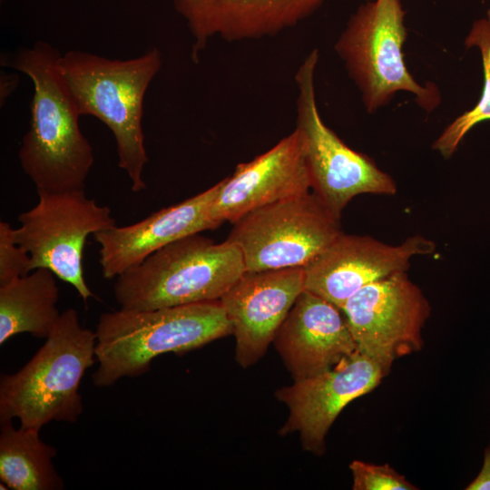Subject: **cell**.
I'll return each instance as SVG.
<instances>
[{
    "instance_id": "cell-17",
    "label": "cell",
    "mask_w": 490,
    "mask_h": 490,
    "mask_svg": "<svg viewBox=\"0 0 490 490\" xmlns=\"http://www.w3.org/2000/svg\"><path fill=\"white\" fill-rule=\"evenodd\" d=\"M341 309L304 289L273 341L294 380L324 372L357 350Z\"/></svg>"
},
{
    "instance_id": "cell-10",
    "label": "cell",
    "mask_w": 490,
    "mask_h": 490,
    "mask_svg": "<svg viewBox=\"0 0 490 490\" xmlns=\"http://www.w3.org/2000/svg\"><path fill=\"white\" fill-rule=\"evenodd\" d=\"M340 309L357 349L378 363L386 375L395 359L422 348V329L431 311L407 271L363 287Z\"/></svg>"
},
{
    "instance_id": "cell-24",
    "label": "cell",
    "mask_w": 490,
    "mask_h": 490,
    "mask_svg": "<svg viewBox=\"0 0 490 490\" xmlns=\"http://www.w3.org/2000/svg\"><path fill=\"white\" fill-rule=\"evenodd\" d=\"M18 84V77L15 74H1L0 100L1 105L15 89Z\"/></svg>"
},
{
    "instance_id": "cell-18",
    "label": "cell",
    "mask_w": 490,
    "mask_h": 490,
    "mask_svg": "<svg viewBox=\"0 0 490 490\" xmlns=\"http://www.w3.org/2000/svg\"><path fill=\"white\" fill-rule=\"evenodd\" d=\"M45 268L0 285V345L17 334L46 338L58 321L59 288Z\"/></svg>"
},
{
    "instance_id": "cell-22",
    "label": "cell",
    "mask_w": 490,
    "mask_h": 490,
    "mask_svg": "<svg viewBox=\"0 0 490 490\" xmlns=\"http://www.w3.org/2000/svg\"><path fill=\"white\" fill-rule=\"evenodd\" d=\"M32 271L30 255L15 240V229L0 221V285H5Z\"/></svg>"
},
{
    "instance_id": "cell-2",
    "label": "cell",
    "mask_w": 490,
    "mask_h": 490,
    "mask_svg": "<svg viewBox=\"0 0 490 490\" xmlns=\"http://www.w3.org/2000/svg\"><path fill=\"white\" fill-rule=\"evenodd\" d=\"M93 385L107 387L141 376L164 353L183 354L232 334L220 300L101 314L96 326Z\"/></svg>"
},
{
    "instance_id": "cell-12",
    "label": "cell",
    "mask_w": 490,
    "mask_h": 490,
    "mask_svg": "<svg viewBox=\"0 0 490 490\" xmlns=\"http://www.w3.org/2000/svg\"><path fill=\"white\" fill-rule=\"evenodd\" d=\"M433 240L414 235L391 245L371 236L343 231L304 269V289L341 309L363 287L407 271L410 260L434 252Z\"/></svg>"
},
{
    "instance_id": "cell-6",
    "label": "cell",
    "mask_w": 490,
    "mask_h": 490,
    "mask_svg": "<svg viewBox=\"0 0 490 490\" xmlns=\"http://www.w3.org/2000/svg\"><path fill=\"white\" fill-rule=\"evenodd\" d=\"M401 0H368L358 6L335 44L369 113L387 106L397 92L416 96L427 113L441 102L434 83L421 85L409 73L402 47L407 41Z\"/></svg>"
},
{
    "instance_id": "cell-26",
    "label": "cell",
    "mask_w": 490,
    "mask_h": 490,
    "mask_svg": "<svg viewBox=\"0 0 490 490\" xmlns=\"http://www.w3.org/2000/svg\"><path fill=\"white\" fill-rule=\"evenodd\" d=\"M366 1H368V0H366Z\"/></svg>"
},
{
    "instance_id": "cell-14",
    "label": "cell",
    "mask_w": 490,
    "mask_h": 490,
    "mask_svg": "<svg viewBox=\"0 0 490 490\" xmlns=\"http://www.w3.org/2000/svg\"><path fill=\"white\" fill-rule=\"evenodd\" d=\"M220 181L210 215L219 227L236 222L263 206L306 194L311 189L304 144L295 130L248 162L239 163Z\"/></svg>"
},
{
    "instance_id": "cell-15",
    "label": "cell",
    "mask_w": 490,
    "mask_h": 490,
    "mask_svg": "<svg viewBox=\"0 0 490 490\" xmlns=\"http://www.w3.org/2000/svg\"><path fill=\"white\" fill-rule=\"evenodd\" d=\"M220 181L180 203L162 208L142 220L115 225L93 234L100 245V265L105 279H116L165 246L186 236L218 227L211 207Z\"/></svg>"
},
{
    "instance_id": "cell-9",
    "label": "cell",
    "mask_w": 490,
    "mask_h": 490,
    "mask_svg": "<svg viewBox=\"0 0 490 490\" xmlns=\"http://www.w3.org/2000/svg\"><path fill=\"white\" fill-rule=\"evenodd\" d=\"M37 193L36 205L18 216L15 240L30 255L32 271L50 270L87 301L93 294L83 274L85 241L115 225L111 210L88 198L84 190Z\"/></svg>"
},
{
    "instance_id": "cell-16",
    "label": "cell",
    "mask_w": 490,
    "mask_h": 490,
    "mask_svg": "<svg viewBox=\"0 0 490 490\" xmlns=\"http://www.w3.org/2000/svg\"><path fill=\"white\" fill-rule=\"evenodd\" d=\"M326 0H174L194 37L191 56L212 37L232 42L275 35L298 24Z\"/></svg>"
},
{
    "instance_id": "cell-23",
    "label": "cell",
    "mask_w": 490,
    "mask_h": 490,
    "mask_svg": "<svg viewBox=\"0 0 490 490\" xmlns=\"http://www.w3.org/2000/svg\"><path fill=\"white\" fill-rule=\"evenodd\" d=\"M466 489L490 490V442L484 452V460L481 470Z\"/></svg>"
},
{
    "instance_id": "cell-25",
    "label": "cell",
    "mask_w": 490,
    "mask_h": 490,
    "mask_svg": "<svg viewBox=\"0 0 490 490\" xmlns=\"http://www.w3.org/2000/svg\"><path fill=\"white\" fill-rule=\"evenodd\" d=\"M485 18L487 19L488 23L490 24V7L488 8L487 12H486V16Z\"/></svg>"
},
{
    "instance_id": "cell-8",
    "label": "cell",
    "mask_w": 490,
    "mask_h": 490,
    "mask_svg": "<svg viewBox=\"0 0 490 490\" xmlns=\"http://www.w3.org/2000/svg\"><path fill=\"white\" fill-rule=\"evenodd\" d=\"M336 217L313 192L249 212L227 240L240 250L246 271L305 267L340 233Z\"/></svg>"
},
{
    "instance_id": "cell-3",
    "label": "cell",
    "mask_w": 490,
    "mask_h": 490,
    "mask_svg": "<svg viewBox=\"0 0 490 490\" xmlns=\"http://www.w3.org/2000/svg\"><path fill=\"white\" fill-rule=\"evenodd\" d=\"M162 66L154 47L128 60H112L81 51L62 54L60 71L80 115H93L113 132L118 165L128 175L132 190L145 189L148 162L142 131L143 99Z\"/></svg>"
},
{
    "instance_id": "cell-4",
    "label": "cell",
    "mask_w": 490,
    "mask_h": 490,
    "mask_svg": "<svg viewBox=\"0 0 490 490\" xmlns=\"http://www.w3.org/2000/svg\"><path fill=\"white\" fill-rule=\"evenodd\" d=\"M96 334L64 310L44 345L17 372L0 379V422L40 430L52 421L75 423L83 410L79 387L96 361Z\"/></svg>"
},
{
    "instance_id": "cell-21",
    "label": "cell",
    "mask_w": 490,
    "mask_h": 490,
    "mask_svg": "<svg viewBox=\"0 0 490 490\" xmlns=\"http://www.w3.org/2000/svg\"><path fill=\"white\" fill-rule=\"evenodd\" d=\"M354 490H416L407 479L388 464L376 465L360 460L349 464Z\"/></svg>"
},
{
    "instance_id": "cell-20",
    "label": "cell",
    "mask_w": 490,
    "mask_h": 490,
    "mask_svg": "<svg viewBox=\"0 0 490 490\" xmlns=\"http://www.w3.org/2000/svg\"><path fill=\"white\" fill-rule=\"evenodd\" d=\"M465 45L466 48L476 47L480 51L484 84L476 104L456 117L434 142L433 149L444 158H450L455 153L473 127L490 121V24L485 17L473 23L465 39Z\"/></svg>"
},
{
    "instance_id": "cell-11",
    "label": "cell",
    "mask_w": 490,
    "mask_h": 490,
    "mask_svg": "<svg viewBox=\"0 0 490 490\" xmlns=\"http://www.w3.org/2000/svg\"><path fill=\"white\" fill-rule=\"evenodd\" d=\"M385 376L378 363L357 349L333 368L278 389L276 397L289 411L279 435L298 432L305 450L322 455L328 431L342 409Z\"/></svg>"
},
{
    "instance_id": "cell-5",
    "label": "cell",
    "mask_w": 490,
    "mask_h": 490,
    "mask_svg": "<svg viewBox=\"0 0 490 490\" xmlns=\"http://www.w3.org/2000/svg\"><path fill=\"white\" fill-rule=\"evenodd\" d=\"M246 271L234 243L200 233L178 240L116 278L121 309L147 310L220 300Z\"/></svg>"
},
{
    "instance_id": "cell-19",
    "label": "cell",
    "mask_w": 490,
    "mask_h": 490,
    "mask_svg": "<svg viewBox=\"0 0 490 490\" xmlns=\"http://www.w3.org/2000/svg\"><path fill=\"white\" fill-rule=\"evenodd\" d=\"M40 430L1 423L0 480L13 490H61L64 484L53 458L56 449L44 443Z\"/></svg>"
},
{
    "instance_id": "cell-7",
    "label": "cell",
    "mask_w": 490,
    "mask_h": 490,
    "mask_svg": "<svg viewBox=\"0 0 490 490\" xmlns=\"http://www.w3.org/2000/svg\"><path fill=\"white\" fill-rule=\"evenodd\" d=\"M318 50L313 49L299 67L296 129L304 144L312 192L338 218L359 194L394 195V179L371 158L348 147L323 122L316 101L315 70Z\"/></svg>"
},
{
    "instance_id": "cell-13",
    "label": "cell",
    "mask_w": 490,
    "mask_h": 490,
    "mask_svg": "<svg viewBox=\"0 0 490 490\" xmlns=\"http://www.w3.org/2000/svg\"><path fill=\"white\" fill-rule=\"evenodd\" d=\"M303 267L245 271L221 297L235 337L236 361L248 368L267 351L299 295Z\"/></svg>"
},
{
    "instance_id": "cell-1",
    "label": "cell",
    "mask_w": 490,
    "mask_h": 490,
    "mask_svg": "<svg viewBox=\"0 0 490 490\" xmlns=\"http://www.w3.org/2000/svg\"><path fill=\"white\" fill-rule=\"evenodd\" d=\"M61 56L50 44L37 41L2 63L26 74L34 84L30 128L18 157L37 191L84 190L94 160L60 71Z\"/></svg>"
},
{
    "instance_id": "cell-27",
    "label": "cell",
    "mask_w": 490,
    "mask_h": 490,
    "mask_svg": "<svg viewBox=\"0 0 490 490\" xmlns=\"http://www.w3.org/2000/svg\"><path fill=\"white\" fill-rule=\"evenodd\" d=\"M2 1V0H1Z\"/></svg>"
}]
</instances>
